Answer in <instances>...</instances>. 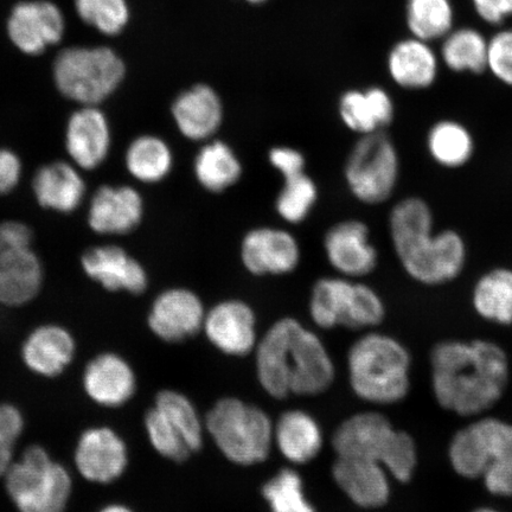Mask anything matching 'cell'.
Returning <instances> with one entry per match:
<instances>
[{
    "mask_svg": "<svg viewBox=\"0 0 512 512\" xmlns=\"http://www.w3.org/2000/svg\"><path fill=\"white\" fill-rule=\"evenodd\" d=\"M412 356L393 336L371 331L348 352L349 383L358 399L375 406L396 405L412 388Z\"/></svg>",
    "mask_w": 512,
    "mask_h": 512,
    "instance_id": "cell-5",
    "label": "cell"
},
{
    "mask_svg": "<svg viewBox=\"0 0 512 512\" xmlns=\"http://www.w3.org/2000/svg\"><path fill=\"white\" fill-rule=\"evenodd\" d=\"M456 475L482 480L490 495L512 498V424L478 416L453 435L447 450Z\"/></svg>",
    "mask_w": 512,
    "mask_h": 512,
    "instance_id": "cell-4",
    "label": "cell"
},
{
    "mask_svg": "<svg viewBox=\"0 0 512 512\" xmlns=\"http://www.w3.org/2000/svg\"><path fill=\"white\" fill-rule=\"evenodd\" d=\"M206 307L188 288L174 287L159 293L151 305L147 325L166 343H183L203 329Z\"/></svg>",
    "mask_w": 512,
    "mask_h": 512,
    "instance_id": "cell-11",
    "label": "cell"
},
{
    "mask_svg": "<svg viewBox=\"0 0 512 512\" xmlns=\"http://www.w3.org/2000/svg\"><path fill=\"white\" fill-rule=\"evenodd\" d=\"M386 315V304L380 294L373 287L356 281L347 329H374L382 324Z\"/></svg>",
    "mask_w": 512,
    "mask_h": 512,
    "instance_id": "cell-41",
    "label": "cell"
},
{
    "mask_svg": "<svg viewBox=\"0 0 512 512\" xmlns=\"http://www.w3.org/2000/svg\"><path fill=\"white\" fill-rule=\"evenodd\" d=\"M153 406L183 435L192 452L201 450L206 426L188 396L177 390H160Z\"/></svg>",
    "mask_w": 512,
    "mask_h": 512,
    "instance_id": "cell-35",
    "label": "cell"
},
{
    "mask_svg": "<svg viewBox=\"0 0 512 512\" xmlns=\"http://www.w3.org/2000/svg\"><path fill=\"white\" fill-rule=\"evenodd\" d=\"M428 155L445 169H460L475 155V139L459 121L444 119L437 121L427 133Z\"/></svg>",
    "mask_w": 512,
    "mask_h": 512,
    "instance_id": "cell-32",
    "label": "cell"
},
{
    "mask_svg": "<svg viewBox=\"0 0 512 512\" xmlns=\"http://www.w3.org/2000/svg\"><path fill=\"white\" fill-rule=\"evenodd\" d=\"M441 57L453 72L480 74L488 63V42L475 29H458L445 36Z\"/></svg>",
    "mask_w": 512,
    "mask_h": 512,
    "instance_id": "cell-34",
    "label": "cell"
},
{
    "mask_svg": "<svg viewBox=\"0 0 512 512\" xmlns=\"http://www.w3.org/2000/svg\"><path fill=\"white\" fill-rule=\"evenodd\" d=\"M43 267L31 248L17 254L0 267V304L19 307L29 304L40 293Z\"/></svg>",
    "mask_w": 512,
    "mask_h": 512,
    "instance_id": "cell-30",
    "label": "cell"
},
{
    "mask_svg": "<svg viewBox=\"0 0 512 512\" xmlns=\"http://www.w3.org/2000/svg\"><path fill=\"white\" fill-rule=\"evenodd\" d=\"M255 355L260 386L273 399L320 395L335 381V363L322 339L291 317L267 330Z\"/></svg>",
    "mask_w": 512,
    "mask_h": 512,
    "instance_id": "cell-2",
    "label": "cell"
},
{
    "mask_svg": "<svg viewBox=\"0 0 512 512\" xmlns=\"http://www.w3.org/2000/svg\"><path fill=\"white\" fill-rule=\"evenodd\" d=\"M31 229L22 222H0V267L25 249L31 248Z\"/></svg>",
    "mask_w": 512,
    "mask_h": 512,
    "instance_id": "cell-44",
    "label": "cell"
},
{
    "mask_svg": "<svg viewBox=\"0 0 512 512\" xmlns=\"http://www.w3.org/2000/svg\"><path fill=\"white\" fill-rule=\"evenodd\" d=\"M256 325L251 305L240 299H227L207 311L202 331L209 343L222 354L245 357L259 343Z\"/></svg>",
    "mask_w": 512,
    "mask_h": 512,
    "instance_id": "cell-12",
    "label": "cell"
},
{
    "mask_svg": "<svg viewBox=\"0 0 512 512\" xmlns=\"http://www.w3.org/2000/svg\"><path fill=\"white\" fill-rule=\"evenodd\" d=\"M24 431V416L10 403H0V476L14 463L17 441Z\"/></svg>",
    "mask_w": 512,
    "mask_h": 512,
    "instance_id": "cell-42",
    "label": "cell"
},
{
    "mask_svg": "<svg viewBox=\"0 0 512 512\" xmlns=\"http://www.w3.org/2000/svg\"><path fill=\"white\" fill-rule=\"evenodd\" d=\"M248 2L261 3V2H265V0H248Z\"/></svg>",
    "mask_w": 512,
    "mask_h": 512,
    "instance_id": "cell-50",
    "label": "cell"
},
{
    "mask_svg": "<svg viewBox=\"0 0 512 512\" xmlns=\"http://www.w3.org/2000/svg\"><path fill=\"white\" fill-rule=\"evenodd\" d=\"M125 166L134 179L146 184L164 181L174 168V153L164 139L144 134L128 145Z\"/></svg>",
    "mask_w": 512,
    "mask_h": 512,
    "instance_id": "cell-33",
    "label": "cell"
},
{
    "mask_svg": "<svg viewBox=\"0 0 512 512\" xmlns=\"http://www.w3.org/2000/svg\"><path fill=\"white\" fill-rule=\"evenodd\" d=\"M240 255L243 267L258 277L292 273L302 258L296 236L274 227L249 230L241 242Z\"/></svg>",
    "mask_w": 512,
    "mask_h": 512,
    "instance_id": "cell-14",
    "label": "cell"
},
{
    "mask_svg": "<svg viewBox=\"0 0 512 512\" xmlns=\"http://www.w3.org/2000/svg\"><path fill=\"white\" fill-rule=\"evenodd\" d=\"M400 174L398 147L384 131L361 136L344 168L345 182L352 196L368 206L387 202L398 188Z\"/></svg>",
    "mask_w": 512,
    "mask_h": 512,
    "instance_id": "cell-10",
    "label": "cell"
},
{
    "mask_svg": "<svg viewBox=\"0 0 512 512\" xmlns=\"http://www.w3.org/2000/svg\"><path fill=\"white\" fill-rule=\"evenodd\" d=\"M355 281L344 277L322 278L313 285L309 310L318 328H347L354 300Z\"/></svg>",
    "mask_w": 512,
    "mask_h": 512,
    "instance_id": "cell-28",
    "label": "cell"
},
{
    "mask_svg": "<svg viewBox=\"0 0 512 512\" xmlns=\"http://www.w3.org/2000/svg\"><path fill=\"white\" fill-rule=\"evenodd\" d=\"M390 241L402 270L420 285L452 283L466 267L467 246L454 229L434 232L433 210L424 198H402L388 217Z\"/></svg>",
    "mask_w": 512,
    "mask_h": 512,
    "instance_id": "cell-3",
    "label": "cell"
},
{
    "mask_svg": "<svg viewBox=\"0 0 512 512\" xmlns=\"http://www.w3.org/2000/svg\"><path fill=\"white\" fill-rule=\"evenodd\" d=\"M83 387L95 403L118 408L130 401L137 390V377L124 357L106 352L93 358L83 373Z\"/></svg>",
    "mask_w": 512,
    "mask_h": 512,
    "instance_id": "cell-21",
    "label": "cell"
},
{
    "mask_svg": "<svg viewBox=\"0 0 512 512\" xmlns=\"http://www.w3.org/2000/svg\"><path fill=\"white\" fill-rule=\"evenodd\" d=\"M471 512H504L502 510L496 509L494 507H479Z\"/></svg>",
    "mask_w": 512,
    "mask_h": 512,
    "instance_id": "cell-49",
    "label": "cell"
},
{
    "mask_svg": "<svg viewBox=\"0 0 512 512\" xmlns=\"http://www.w3.org/2000/svg\"><path fill=\"white\" fill-rule=\"evenodd\" d=\"M450 0H407V24L415 38L433 41L450 34L453 25Z\"/></svg>",
    "mask_w": 512,
    "mask_h": 512,
    "instance_id": "cell-36",
    "label": "cell"
},
{
    "mask_svg": "<svg viewBox=\"0 0 512 512\" xmlns=\"http://www.w3.org/2000/svg\"><path fill=\"white\" fill-rule=\"evenodd\" d=\"M144 425L147 438L159 456L169 459L171 462L183 463L194 453L190 450L183 435L155 406L147 411Z\"/></svg>",
    "mask_w": 512,
    "mask_h": 512,
    "instance_id": "cell-39",
    "label": "cell"
},
{
    "mask_svg": "<svg viewBox=\"0 0 512 512\" xmlns=\"http://www.w3.org/2000/svg\"><path fill=\"white\" fill-rule=\"evenodd\" d=\"M75 9L83 22L108 36L123 31L130 17L126 0H75Z\"/></svg>",
    "mask_w": 512,
    "mask_h": 512,
    "instance_id": "cell-40",
    "label": "cell"
},
{
    "mask_svg": "<svg viewBox=\"0 0 512 512\" xmlns=\"http://www.w3.org/2000/svg\"><path fill=\"white\" fill-rule=\"evenodd\" d=\"M432 393L446 412L478 418L503 399L510 382L507 351L490 339H445L430 354Z\"/></svg>",
    "mask_w": 512,
    "mask_h": 512,
    "instance_id": "cell-1",
    "label": "cell"
},
{
    "mask_svg": "<svg viewBox=\"0 0 512 512\" xmlns=\"http://www.w3.org/2000/svg\"><path fill=\"white\" fill-rule=\"evenodd\" d=\"M172 118L183 137L192 142H207L222 125L220 96L207 85H196L177 96L172 104Z\"/></svg>",
    "mask_w": 512,
    "mask_h": 512,
    "instance_id": "cell-22",
    "label": "cell"
},
{
    "mask_svg": "<svg viewBox=\"0 0 512 512\" xmlns=\"http://www.w3.org/2000/svg\"><path fill=\"white\" fill-rule=\"evenodd\" d=\"M338 111L344 126L360 136L386 130L395 117L393 99L380 87L343 94Z\"/></svg>",
    "mask_w": 512,
    "mask_h": 512,
    "instance_id": "cell-26",
    "label": "cell"
},
{
    "mask_svg": "<svg viewBox=\"0 0 512 512\" xmlns=\"http://www.w3.org/2000/svg\"><path fill=\"white\" fill-rule=\"evenodd\" d=\"M4 477L19 512H64L72 496L70 473L42 446L27 448Z\"/></svg>",
    "mask_w": 512,
    "mask_h": 512,
    "instance_id": "cell-8",
    "label": "cell"
},
{
    "mask_svg": "<svg viewBox=\"0 0 512 512\" xmlns=\"http://www.w3.org/2000/svg\"><path fill=\"white\" fill-rule=\"evenodd\" d=\"M124 78V62L106 47L69 48L54 63L57 89L82 106H98L115 92Z\"/></svg>",
    "mask_w": 512,
    "mask_h": 512,
    "instance_id": "cell-9",
    "label": "cell"
},
{
    "mask_svg": "<svg viewBox=\"0 0 512 512\" xmlns=\"http://www.w3.org/2000/svg\"><path fill=\"white\" fill-rule=\"evenodd\" d=\"M492 75L512 87V30L499 31L488 42V63Z\"/></svg>",
    "mask_w": 512,
    "mask_h": 512,
    "instance_id": "cell-43",
    "label": "cell"
},
{
    "mask_svg": "<svg viewBox=\"0 0 512 512\" xmlns=\"http://www.w3.org/2000/svg\"><path fill=\"white\" fill-rule=\"evenodd\" d=\"M332 447L337 457L374 460L402 484L412 482L418 469V446L412 435L398 430L379 412L349 416L332 435Z\"/></svg>",
    "mask_w": 512,
    "mask_h": 512,
    "instance_id": "cell-6",
    "label": "cell"
},
{
    "mask_svg": "<svg viewBox=\"0 0 512 512\" xmlns=\"http://www.w3.org/2000/svg\"><path fill=\"white\" fill-rule=\"evenodd\" d=\"M332 478L343 494L362 509H380L392 495L388 471L374 460L337 457Z\"/></svg>",
    "mask_w": 512,
    "mask_h": 512,
    "instance_id": "cell-20",
    "label": "cell"
},
{
    "mask_svg": "<svg viewBox=\"0 0 512 512\" xmlns=\"http://www.w3.org/2000/svg\"><path fill=\"white\" fill-rule=\"evenodd\" d=\"M477 315L492 324L512 325V270L495 267L480 275L471 293Z\"/></svg>",
    "mask_w": 512,
    "mask_h": 512,
    "instance_id": "cell-29",
    "label": "cell"
},
{
    "mask_svg": "<svg viewBox=\"0 0 512 512\" xmlns=\"http://www.w3.org/2000/svg\"><path fill=\"white\" fill-rule=\"evenodd\" d=\"M268 162L283 177L298 174L306 169L303 153L288 146L273 147L268 153Z\"/></svg>",
    "mask_w": 512,
    "mask_h": 512,
    "instance_id": "cell-45",
    "label": "cell"
},
{
    "mask_svg": "<svg viewBox=\"0 0 512 512\" xmlns=\"http://www.w3.org/2000/svg\"><path fill=\"white\" fill-rule=\"evenodd\" d=\"M64 30L66 22L61 10L46 0L19 3L8 21L10 40L27 55H40L59 43Z\"/></svg>",
    "mask_w": 512,
    "mask_h": 512,
    "instance_id": "cell-15",
    "label": "cell"
},
{
    "mask_svg": "<svg viewBox=\"0 0 512 512\" xmlns=\"http://www.w3.org/2000/svg\"><path fill=\"white\" fill-rule=\"evenodd\" d=\"M243 168L235 151L222 140L201 147L194 162L196 181L204 190L221 194L240 181Z\"/></svg>",
    "mask_w": 512,
    "mask_h": 512,
    "instance_id": "cell-31",
    "label": "cell"
},
{
    "mask_svg": "<svg viewBox=\"0 0 512 512\" xmlns=\"http://www.w3.org/2000/svg\"><path fill=\"white\" fill-rule=\"evenodd\" d=\"M472 3L479 17L492 25L512 16V0H472Z\"/></svg>",
    "mask_w": 512,
    "mask_h": 512,
    "instance_id": "cell-47",
    "label": "cell"
},
{
    "mask_svg": "<svg viewBox=\"0 0 512 512\" xmlns=\"http://www.w3.org/2000/svg\"><path fill=\"white\" fill-rule=\"evenodd\" d=\"M80 475L96 484H110L124 475L128 450L123 438L108 427H92L82 433L75 450Z\"/></svg>",
    "mask_w": 512,
    "mask_h": 512,
    "instance_id": "cell-16",
    "label": "cell"
},
{
    "mask_svg": "<svg viewBox=\"0 0 512 512\" xmlns=\"http://www.w3.org/2000/svg\"><path fill=\"white\" fill-rule=\"evenodd\" d=\"M204 426L230 463H264L274 446V424L265 411L238 398H223L211 407Z\"/></svg>",
    "mask_w": 512,
    "mask_h": 512,
    "instance_id": "cell-7",
    "label": "cell"
},
{
    "mask_svg": "<svg viewBox=\"0 0 512 512\" xmlns=\"http://www.w3.org/2000/svg\"><path fill=\"white\" fill-rule=\"evenodd\" d=\"M112 133L104 112L96 106H82L68 120L66 149L74 165L95 170L110 155Z\"/></svg>",
    "mask_w": 512,
    "mask_h": 512,
    "instance_id": "cell-18",
    "label": "cell"
},
{
    "mask_svg": "<svg viewBox=\"0 0 512 512\" xmlns=\"http://www.w3.org/2000/svg\"><path fill=\"white\" fill-rule=\"evenodd\" d=\"M274 445L287 462L305 465L322 451L324 435L315 416L302 409H291L274 424Z\"/></svg>",
    "mask_w": 512,
    "mask_h": 512,
    "instance_id": "cell-25",
    "label": "cell"
},
{
    "mask_svg": "<svg viewBox=\"0 0 512 512\" xmlns=\"http://www.w3.org/2000/svg\"><path fill=\"white\" fill-rule=\"evenodd\" d=\"M99 512H134L123 504H110Z\"/></svg>",
    "mask_w": 512,
    "mask_h": 512,
    "instance_id": "cell-48",
    "label": "cell"
},
{
    "mask_svg": "<svg viewBox=\"0 0 512 512\" xmlns=\"http://www.w3.org/2000/svg\"><path fill=\"white\" fill-rule=\"evenodd\" d=\"M22 177V162L14 151L0 147V196L14 190Z\"/></svg>",
    "mask_w": 512,
    "mask_h": 512,
    "instance_id": "cell-46",
    "label": "cell"
},
{
    "mask_svg": "<svg viewBox=\"0 0 512 512\" xmlns=\"http://www.w3.org/2000/svg\"><path fill=\"white\" fill-rule=\"evenodd\" d=\"M83 271L107 291L142 294L149 275L142 264L119 246L89 248L81 258Z\"/></svg>",
    "mask_w": 512,
    "mask_h": 512,
    "instance_id": "cell-19",
    "label": "cell"
},
{
    "mask_svg": "<svg viewBox=\"0 0 512 512\" xmlns=\"http://www.w3.org/2000/svg\"><path fill=\"white\" fill-rule=\"evenodd\" d=\"M144 210L143 197L136 189L104 185L89 203L88 224L100 235H125L142 223Z\"/></svg>",
    "mask_w": 512,
    "mask_h": 512,
    "instance_id": "cell-17",
    "label": "cell"
},
{
    "mask_svg": "<svg viewBox=\"0 0 512 512\" xmlns=\"http://www.w3.org/2000/svg\"><path fill=\"white\" fill-rule=\"evenodd\" d=\"M32 191L42 208L70 214L81 206L86 183L76 165L59 160L37 170Z\"/></svg>",
    "mask_w": 512,
    "mask_h": 512,
    "instance_id": "cell-23",
    "label": "cell"
},
{
    "mask_svg": "<svg viewBox=\"0 0 512 512\" xmlns=\"http://www.w3.org/2000/svg\"><path fill=\"white\" fill-rule=\"evenodd\" d=\"M271 512H317L305 494L304 480L296 470L286 467L262 486Z\"/></svg>",
    "mask_w": 512,
    "mask_h": 512,
    "instance_id": "cell-37",
    "label": "cell"
},
{
    "mask_svg": "<svg viewBox=\"0 0 512 512\" xmlns=\"http://www.w3.org/2000/svg\"><path fill=\"white\" fill-rule=\"evenodd\" d=\"M324 252L331 267L344 278L367 277L379 265L368 224L360 220L334 224L324 236Z\"/></svg>",
    "mask_w": 512,
    "mask_h": 512,
    "instance_id": "cell-13",
    "label": "cell"
},
{
    "mask_svg": "<svg viewBox=\"0 0 512 512\" xmlns=\"http://www.w3.org/2000/svg\"><path fill=\"white\" fill-rule=\"evenodd\" d=\"M389 74L402 88L421 91L434 85L438 78V59L427 42L419 38L401 41L390 51Z\"/></svg>",
    "mask_w": 512,
    "mask_h": 512,
    "instance_id": "cell-27",
    "label": "cell"
},
{
    "mask_svg": "<svg viewBox=\"0 0 512 512\" xmlns=\"http://www.w3.org/2000/svg\"><path fill=\"white\" fill-rule=\"evenodd\" d=\"M75 339L60 325L47 324L31 332L22 348V358L35 374L43 377L59 376L73 362Z\"/></svg>",
    "mask_w": 512,
    "mask_h": 512,
    "instance_id": "cell-24",
    "label": "cell"
},
{
    "mask_svg": "<svg viewBox=\"0 0 512 512\" xmlns=\"http://www.w3.org/2000/svg\"><path fill=\"white\" fill-rule=\"evenodd\" d=\"M275 209L284 221L291 224L304 222L309 217L318 200V188L305 171L283 177Z\"/></svg>",
    "mask_w": 512,
    "mask_h": 512,
    "instance_id": "cell-38",
    "label": "cell"
}]
</instances>
